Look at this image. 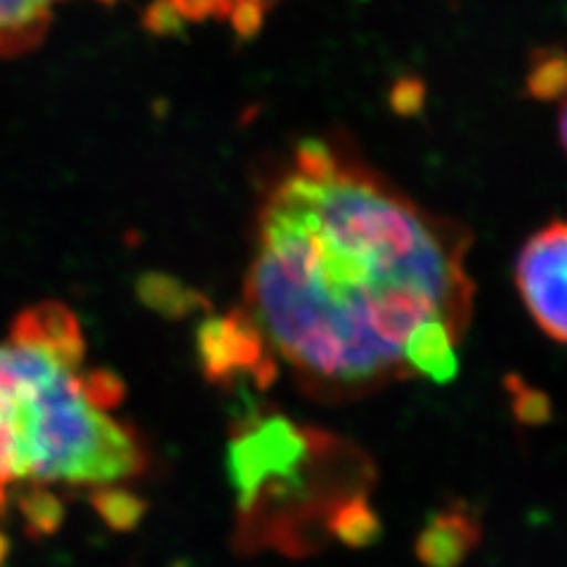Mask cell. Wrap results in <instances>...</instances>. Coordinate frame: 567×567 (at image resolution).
Listing matches in <instances>:
<instances>
[{
    "mask_svg": "<svg viewBox=\"0 0 567 567\" xmlns=\"http://www.w3.org/2000/svg\"><path fill=\"white\" fill-rule=\"evenodd\" d=\"M91 506L100 520L116 532H131L145 518L150 504L121 485H100L91 494Z\"/></svg>",
    "mask_w": 567,
    "mask_h": 567,
    "instance_id": "obj_9",
    "label": "cell"
},
{
    "mask_svg": "<svg viewBox=\"0 0 567 567\" xmlns=\"http://www.w3.org/2000/svg\"><path fill=\"white\" fill-rule=\"evenodd\" d=\"M142 27L154 35H183L185 20L181 12L175 10L171 0H152V3L142 12Z\"/></svg>",
    "mask_w": 567,
    "mask_h": 567,
    "instance_id": "obj_14",
    "label": "cell"
},
{
    "mask_svg": "<svg viewBox=\"0 0 567 567\" xmlns=\"http://www.w3.org/2000/svg\"><path fill=\"white\" fill-rule=\"evenodd\" d=\"M560 102V112H558V135H560V142L563 147L567 152V93L558 100Z\"/></svg>",
    "mask_w": 567,
    "mask_h": 567,
    "instance_id": "obj_18",
    "label": "cell"
},
{
    "mask_svg": "<svg viewBox=\"0 0 567 567\" xmlns=\"http://www.w3.org/2000/svg\"><path fill=\"white\" fill-rule=\"evenodd\" d=\"M197 358L206 381L213 385H256L262 390L277 377L275 354L244 308L202 322Z\"/></svg>",
    "mask_w": 567,
    "mask_h": 567,
    "instance_id": "obj_4",
    "label": "cell"
},
{
    "mask_svg": "<svg viewBox=\"0 0 567 567\" xmlns=\"http://www.w3.org/2000/svg\"><path fill=\"white\" fill-rule=\"evenodd\" d=\"M69 377L39 350L0 346V483L33 481L52 406Z\"/></svg>",
    "mask_w": 567,
    "mask_h": 567,
    "instance_id": "obj_3",
    "label": "cell"
},
{
    "mask_svg": "<svg viewBox=\"0 0 567 567\" xmlns=\"http://www.w3.org/2000/svg\"><path fill=\"white\" fill-rule=\"evenodd\" d=\"M76 383L83 400L100 412L114 410L126 398V383L110 369H95L87 371V374H76Z\"/></svg>",
    "mask_w": 567,
    "mask_h": 567,
    "instance_id": "obj_13",
    "label": "cell"
},
{
    "mask_svg": "<svg viewBox=\"0 0 567 567\" xmlns=\"http://www.w3.org/2000/svg\"><path fill=\"white\" fill-rule=\"evenodd\" d=\"M423 100V87L419 81L410 79V81H400L395 85V93H393V104L398 106L400 112H416L419 104Z\"/></svg>",
    "mask_w": 567,
    "mask_h": 567,
    "instance_id": "obj_17",
    "label": "cell"
},
{
    "mask_svg": "<svg viewBox=\"0 0 567 567\" xmlns=\"http://www.w3.org/2000/svg\"><path fill=\"white\" fill-rule=\"evenodd\" d=\"M527 93L535 100H560L567 93V52L544 48L532 55Z\"/></svg>",
    "mask_w": 567,
    "mask_h": 567,
    "instance_id": "obj_12",
    "label": "cell"
},
{
    "mask_svg": "<svg viewBox=\"0 0 567 567\" xmlns=\"http://www.w3.org/2000/svg\"><path fill=\"white\" fill-rule=\"evenodd\" d=\"M466 227L329 137H306L265 177L244 312L296 385L360 400L412 379L406 348L431 324L466 333Z\"/></svg>",
    "mask_w": 567,
    "mask_h": 567,
    "instance_id": "obj_1",
    "label": "cell"
},
{
    "mask_svg": "<svg viewBox=\"0 0 567 567\" xmlns=\"http://www.w3.org/2000/svg\"><path fill=\"white\" fill-rule=\"evenodd\" d=\"M185 22H204L208 17L227 20L235 0H171Z\"/></svg>",
    "mask_w": 567,
    "mask_h": 567,
    "instance_id": "obj_16",
    "label": "cell"
},
{
    "mask_svg": "<svg viewBox=\"0 0 567 567\" xmlns=\"http://www.w3.org/2000/svg\"><path fill=\"white\" fill-rule=\"evenodd\" d=\"M135 291L142 303L168 319H181L208 306L199 291L162 272L142 275Z\"/></svg>",
    "mask_w": 567,
    "mask_h": 567,
    "instance_id": "obj_8",
    "label": "cell"
},
{
    "mask_svg": "<svg viewBox=\"0 0 567 567\" xmlns=\"http://www.w3.org/2000/svg\"><path fill=\"white\" fill-rule=\"evenodd\" d=\"M227 473L237 496V544L308 554L324 539L364 544L379 520L367 494L374 466L350 440L279 412H246L229 433Z\"/></svg>",
    "mask_w": 567,
    "mask_h": 567,
    "instance_id": "obj_2",
    "label": "cell"
},
{
    "mask_svg": "<svg viewBox=\"0 0 567 567\" xmlns=\"http://www.w3.org/2000/svg\"><path fill=\"white\" fill-rule=\"evenodd\" d=\"M10 551H12V544H10V537L6 535V532H0V567H3L10 558Z\"/></svg>",
    "mask_w": 567,
    "mask_h": 567,
    "instance_id": "obj_19",
    "label": "cell"
},
{
    "mask_svg": "<svg viewBox=\"0 0 567 567\" xmlns=\"http://www.w3.org/2000/svg\"><path fill=\"white\" fill-rule=\"evenodd\" d=\"M473 539V520L461 511L442 513L433 520V525L423 532L421 551L431 554L433 563L442 558H456Z\"/></svg>",
    "mask_w": 567,
    "mask_h": 567,
    "instance_id": "obj_11",
    "label": "cell"
},
{
    "mask_svg": "<svg viewBox=\"0 0 567 567\" xmlns=\"http://www.w3.org/2000/svg\"><path fill=\"white\" fill-rule=\"evenodd\" d=\"M516 287L537 327L567 346V220L548 223L525 241Z\"/></svg>",
    "mask_w": 567,
    "mask_h": 567,
    "instance_id": "obj_5",
    "label": "cell"
},
{
    "mask_svg": "<svg viewBox=\"0 0 567 567\" xmlns=\"http://www.w3.org/2000/svg\"><path fill=\"white\" fill-rule=\"evenodd\" d=\"M265 14H268V0H235L227 20L233 22V29L241 39H251L260 31Z\"/></svg>",
    "mask_w": 567,
    "mask_h": 567,
    "instance_id": "obj_15",
    "label": "cell"
},
{
    "mask_svg": "<svg viewBox=\"0 0 567 567\" xmlns=\"http://www.w3.org/2000/svg\"><path fill=\"white\" fill-rule=\"evenodd\" d=\"M10 343L39 350L66 371H76L85 360V339L79 317L60 300L31 306L17 315Z\"/></svg>",
    "mask_w": 567,
    "mask_h": 567,
    "instance_id": "obj_6",
    "label": "cell"
},
{
    "mask_svg": "<svg viewBox=\"0 0 567 567\" xmlns=\"http://www.w3.org/2000/svg\"><path fill=\"white\" fill-rule=\"evenodd\" d=\"M97 3H102V6H114L116 0H97Z\"/></svg>",
    "mask_w": 567,
    "mask_h": 567,
    "instance_id": "obj_21",
    "label": "cell"
},
{
    "mask_svg": "<svg viewBox=\"0 0 567 567\" xmlns=\"http://www.w3.org/2000/svg\"><path fill=\"white\" fill-rule=\"evenodd\" d=\"M17 506L24 518V532L29 539H48L58 535L64 523V504L55 492L43 485H31L17 496Z\"/></svg>",
    "mask_w": 567,
    "mask_h": 567,
    "instance_id": "obj_10",
    "label": "cell"
},
{
    "mask_svg": "<svg viewBox=\"0 0 567 567\" xmlns=\"http://www.w3.org/2000/svg\"><path fill=\"white\" fill-rule=\"evenodd\" d=\"M6 506H8V494H6V483H0V518L6 516Z\"/></svg>",
    "mask_w": 567,
    "mask_h": 567,
    "instance_id": "obj_20",
    "label": "cell"
},
{
    "mask_svg": "<svg viewBox=\"0 0 567 567\" xmlns=\"http://www.w3.org/2000/svg\"><path fill=\"white\" fill-rule=\"evenodd\" d=\"M58 3L64 0H0V58H22L39 48Z\"/></svg>",
    "mask_w": 567,
    "mask_h": 567,
    "instance_id": "obj_7",
    "label": "cell"
}]
</instances>
